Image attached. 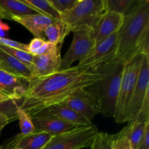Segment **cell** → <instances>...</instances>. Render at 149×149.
Segmentation results:
<instances>
[{
    "instance_id": "1",
    "label": "cell",
    "mask_w": 149,
    "mask_h": 149,
    "mask_svg": "<svg viewBox=\"0 0 149 149\" xmlns=\"http://www.w3.org/2000/svg\"><path fill=\"white\" fill-rule=\"evenodd\" d=\"M97 68L71 66L45 77L33 78L21 100L20 107L29 116L62 103L81 89L102 79Z\"/></svg>"
},
{
    "instance_id": "2",
    "label": "cell",
    "mask_w": 149,
    "mask_h": 149,
    "mask_svg": "<svg viewBox=\"0 0 149 149\" xmlns=\"http://www.w3.org/2000/svg\"><path fill=\"white\" fill-rule=\"evenodd\" d=\"M149 55V1L138 0L118 31L114 59L126 64L135 55Z\"/></svg>"
},
{
    "instance_id": "3",
    "label": "cell",
    "mask_w": 149,
    "mask_h": 149,
    "mask_svg": "<svg viewBox=\"0 0 149 149\" xmlns=\"http://www.w3.org/2000/svg\"><path fill=\"white\" fill-rule=\"evenodd\" d=\"M102 79L85 89L92 96L100 111L106 117H113L120 90L125 64L114 59L97 67Z\"/></svg>"
},
{
    "instance_id": "4",
    "label": "cell",
    "mask_w": 149,
    "mask_h": 149,
    "mask_svg": "<svg viewBox=\"0 0 149 149\" xmlns=\"http://www.w3.org/2000/svg\"><path fill=\"white\" fill-rule=\"evenodd\" d=\"M105 11L104 0H79L72 9L61 13V21L71 32L93 29Z\"/></svg>"
},
{
    "instance_id": "5",
    "label": "cell",
    "mask_w": 149,
    "mask_h": 149,
    "mask_svg": "<svg viewBox=\"0 0 149 149\" xmlns=\"http://www.w3.org/2000/svg\"><path fill=\"white\" fill-rule=\"evenodd\" d=\"M143 56V55L141 54L135 55L125 65L116 111L113 116L118 124L125 122L127 110L136 85Z\"/></svg>"
},
{
    "instance_id": "6",
    "label": "cell",
    "mask_w": 149,
    "mask_h": 149,
    "mask_svg": "<svg viewBox=\"0 0 149 149\" xmlns=\"http://www.w3.org/2000/svg\"><path fill=\"white\" fill-rule=\"evenodd\" d=\"M98 133L97 127L80 126L52 137L42 149H81L89 148Z\"/></svg>"
},
{
    "instance_id": "7",
    "label": "cell",
    "mask_w": 149,
    "mask_h": 149,
    "mask_svg": "<svg viewBox=\"0 0 149 149\" xmlns=\"http://www.w3.org/2000/svg\"><path fill=\"white\" fill-rule=\"evenodd\" d=\"M149 96V55H143L139 75L127 110L125 122L138 119L145 99Z\"/></svg>"
},
{
    "instance_id": "8",
    "label": "cell",
    "mask_w": 149,
    "mask_h": 149,
    "mask_svg": "<svg viewBox=\"0 0 149 149\" xmlns=\"http://www.w3.org/2000/svg\"><path fill=\"white\" fill-rule=\"evenodd\" d=\"M73 33L72 42L64 56L61 58L60 70L69 68L74 62L81 61L95 45L93 29H80Z\"/></svg>"
},
{
    "instance_id": "9",
    "label": "cell",
    "mask_w": 149,
    "mask_h": 149,
    "mask_svg": "<svg viewBox=\"0 0 149 149\" xmlns=\"http://www.w3.org/2000/svg\"><path fill=\"white\" fill-rule=\"evenodd\" d=\"M118 32L95 44L90 52L80 61L78 66L97 68L113 60L117 47Z\"/></svg>"
},
{
    "instance_id": "10",
    "label": "cell",
    "mask_w": 149,
    "mask_h": 149,
    "mask_svg": "<svg viewBox=\"0 0 149 149\" xmlns=\"http://www.w3.org/2000/svg\"><path fill=\"white\" fill-rule=\"evenodd\" d=\"M34 125V132H46L51 135L67 132L74 128L80 127L75 124L65 122L47 113L45 110L30 116Z\"/></svg>"
},
{
    "instance_id": "11",
    "label": "cell",
    "mask_w": 149,
    "mask_h": 149,
    "mask_svg": "<svg viewBox=\"0 0 149 149\" xmlns=\"http://www.w3.org/2000/svg\"><path fill=\"white\" fill-rule=\"evenodd\" d=\"M61 104L75 111L90 122L96 115L100 113L94 99L85 89L77 91L64 100Z\"/></svg>"
},
{
    "instance_id": "12",
    "label": "cell",
    "mask_w": 149,
    "mask_h": 149,
    "mask_svg": "<svg viewBox=\"0 0 149 149\" xmlns=\"http://www.w3.org/2000/svg\"><path fill=\"white\" fill-rule=\"evenodd\" d=\"M61 47L62 45H58L56 49L49 53L33 56L31 66L33 78L45 77L59 71L62 58L61 55Z\"/></svg>"
},
{
    "instance_id": "13",
    "label": "cell",
    "mask_w": 149,
    "mask_h": 149,
    "mask_svg": "<svg viewBox=\"0 0 149 149\" xmlns=\"http://www.w3.org/2000/svg\"><path fill=\"white\" fill-rule=\"evenodd\" d=\"M46 132H33L29 135L17 134L0 146V149H42L52 138Z\"/></svg>"
},
{
    "instance_id": "14",
    "label": "cell",
    "mask_w": 149,
    "mask_h": 149,
    "mask_svg": "<svg viewBox=\"0 0 149 149\" xmlns=\"http://www.w3.org/2000/svg\"><path fill=\"white\" fill-rule=\"evenodd\" d=\"M125 15L111 11H105L93 26L95 44L118 32L122 26Z\"/></svg>"
},
{
    "instance_id": "15",
    "label": "cell",
    "mask_w": 149,
    "mask_h": 149,
    "mask_svg": "<svg viewBox=\"0 0 149 149\" xmlns=\"http://www.w3.org/2000/svg\"><path fill=\"white\" fill-rule=\"evenodd\" d=\"M28 86V80L0 68V92L6 95L21 101Z\"/></svg>"
},
{
    "instance_id": "16",
    "label": "cell",
    "mask_w": 149,
    "mask_h": 149,
    "mask_svg": "<svg viewBox=\"0 0 149 149\" xmlns=\"http://www.w3.org/2000/svg\"><path fill=\"white\" fill-rule=\"evenodd\" d=\"M12 20L24 26L36 38L43 39H45V32L47 28L55 21H58L39 13L14 17Z\"/></svg>"
},
{
    "instance_id": "17",
    "label": "cell",
    "mask_w": 149,
    "mask_h": 149,
    "mask_svg": "<svg viewBox=\"0 0 149 149\" xmlns=\"http://www.w3.org/2000/svg\"><path fill=\"white\" fill-rule=\"evenodd\" d=\"M0 68L13 75L22 77L30 81L32 79V71L30 67L21 61L13 58L0 48Z\"/></svg>"
},
{
    "instance_id": "18",
    "label": "cell",
    "mask_w": 149,
    "mask_h": 149,
    "mask_svg": "<svg viewBox=\"0 0 149 149\" xmlns=\"http://www.w3.org/2000/svg\"><path fill=\"white\" fill-rule=\"evenodd\" d=\"M37 12L23 0H0V15L2 19L12 20L14 17L35 14Z\"/></svg>"
},
{
    "instance_id": "19",
    "label": "cell",
    "mask_w": 149,
    "mask_h": 149,
    "mask_svg": "<svg viewBox=\"0 0 149 149\" xmlns=\"http://www.w3.org/2000/svg\"><path fill=\"white\" fill-rule=\"evenodd\" d=\"M47 113L65 122L75 124L79 126H90L92 122L70 108L61 104H55L45 109Z\"/></svg>"
},
{
    "instance_id": "20",
    "label": "cell",
    "mask_w": 149,
    "mask_h": 149,
    "mask_svg": "<svg viewBox=\"0 0 149 149\" xmlns=\"http://www.w3.org/2000/svg\"><path fill=\"white\" fill-rule=\"evenodd\" d=\"M71 33L66 25L61 21H55L46 29L45 36L48 42L55 45H62L67 35Z\"/></svg>"
},
{
    "instance_id": "21",
    "label": "cell",
    "mask_w": 149,
    "mask_h": 149,
    "mask_svg": "<svg viewBox=\"0 0 149 149\" xmlns=\"http://www.w3.org/2000/svg\"><path fill=\"white\" fill-rule=\"evenodd\" d=\"M149 121H140L136 119L135 121L128 122L127 125V137L132 149H138L142 141L145 132L146 125Z\"/></svg>"
},
{
    "instance_id": "22",
    "label": "cell",
    "mask_w": 149,
    "mask_h": 149,
    "mask_svg": "<svg viewBox=\"0 0 149 149\" xmlns=\"http://www.w3.org/2000/svg\"><path fill=\"white\" fill-rule=\"evenodd\" d=\"M23 1L34 9L39 14L61 21V14L55 10L49 0H23Z\"/></svg>"
},
{
    "instance_id": "23",
    "label": "cell",
    "mask_w": 149,
    "mask_h": 149,
    "mask_svg": "<svg viewBox=\"0 0 149 149\" xmlns=\"http://www.w3.org/2000/svg\"><path fill=\"white\" fill-rule=\"evenodd\" d=\"M138 0H104L106 11L126 15L135 7Z\"/></svg>"
},
{
    "instance_id": "24",
    "label": "cell",
    "mask_w": 149,
    "mask_h": 149,
    "mask_svg": "<svg viewBox=\"0 0 149 149\" xmlns=\"http://www.w3.org/2000/svg\"><path fill=\"white\" fill-rule=\"evenodd\" d=\"M17 116L21 135H29L35 132L34 125L32 122L31 118L20 106L17 110Z\"/></svg>"
},
{
    "instance_id": "25",
    "label": "cell",
    "mask_w": 149,
    "mask_h": 149,
    "mask_svg": "<svg viewBox=\"0 0 149 149\" xmlns=\"http://www.w3.org/2000/svg\"><path fill=\"white\" fill-rule=\"evenodd\" d=\"M90 149H113V135L98 132L90 146Z\"/></svg>"
},
{
    "instance_id": "26",
    "label": "cell",
    "mask_w": 149,
    "mask_h": 149,
    "mask_svg": "<svg viewBox=\"0 0 149 149\" xmlns=\"http://www.w3.org/2000/svg\"><path fill=\"white\" fill-rule=\"evenodd\" d=\"M2 50L5 51L7 53H8L9 55H10L11 56H13V58H16L18 61H21L22 63H23L24 64H26V65H28L29 67L31 66L32 61H33V55H31L30 53H29L28 52L26 51L21 50V49H16V48L13 47H4V46H0Z\"/></svg>"
},
{
    "instance_id": "27",
    "label": "cell",
    "mask_w": 149,
    "mask_h": 149,
    "mask_svg": "<svg viewBox=\"0 0 149 149\" xmlns=\"http://www.w3.org/2000/svg\"><path fill=\"white\" fill-rule=\"evenodd\" d=\"M20 100L11 99L6 101L0 102V113L5 114L15 120H17V110L20 106Z\"/></svg>"
},
{
    "instance_id": "28",
    "label": "cell",
    "mask_w": 149,
    "mask_h": 149,
    "mask_svg": "<svg viewBox=\"0 0 149 149\" xmlns=\"http://www.w3.org/2000/svg\"><path fill=\"white\" fill-rule=\"evenodd\" d=\"M113 148L132 149L129 139H128L126 127H125L116 135H113Z\"/></svg>"
},
{
    "instance_id": "29",
    "label": "cell",
    "mask_w": 149,
    "mask_h": 149,
    "mask_svg": "<svg viewBox=\"0 0 149 149\" xmlns=\"http://www.w3.org/2000/svg\"><path fill=\"white\" fill-rule=\"evenodd\" d=\"M79 0H49L55 10L61 14L72 9Z\"/></svg>"
},
{
    "instance_id": "30",
    "label": "cell",
    "mask_w": 149,
    "mask_h": 149,
    "mask_svg": "<svg viewBox=\"0 0 149 149\" xmlns=\"http://www.w3.org/2000/svg\"><path fill=\"white\" fill-rule=\"evenodd\" d=\"M0 46L10 47L16 48V49L28 52V45L5 37H1V36H0Z\"/></svg>"
},
{
    "instance_id": "31",
    "label": "cell",
    "mask_w": 149,
    "mask_h": 149,
    "mask_svg": "<svg viewBox=\"0 0 149 149\" xmlns=\"http://www.w3.org/2000/svg\"><path fill=\"white\" fill-rule=\"evenodd\" d=\"M46 39H40V38H33L30 43L28 45V52L34 56L36 52L39 49V48L42 46Z\"/></svg>"
},
{
    "instance_id": "32",
    "label": "cell",
    "mask_w": 149,
    "mask_h": 149,
    "mask_svg": "<svg viewBox=\"0 0 149 149\" xmlns=\"http://www.w3.org/2000/svg\"><path fill=\"white\" fill-rule=\"evenodd\" d=\"M138 149H149V122L146 125L143 138Z\"/></svg>"
},
{
    "instance_id": "33",
    "label": "cell",
    "mask_w": 149,
    "mask_h": 149,
    "mask_svg": "<svg viewBox=\"0 0 149 149\" xmlns=\"http://www.w3.org/2000/svg\"><path fill=\"white\" fill-rule=\"evenodd\" d=\"M14 121L15 120L13 119V118H10V116H7L5 114H3V113H0V132H1L3 129L8 124H10V122H14Z\"/></svg>"
},
{
    "instance_id": "34",
    "label": "cell",
    "mask_w": 149,
    "mask_h": 149,
    "mask_svg": "<svg viewBox=\"0 0 149 149\" xmlns=\"http://www.w3.org/2000/svg\"><path fill=\"white\" fill-rule=\"evenodd\" d=\"M10 29V27L6 23H3L1 20H0V36L1 37H4V34L9 31Z\"/></svg>"
},
{
    "instance_id": "35",
    "label": "cell",
    "mask_w": 149,
    "mask_h": 149,
    "mask_svg": "<svg viewBox=\"0 0 149 149\" xmlns=\"http://www.w3.org/2000/svg\"><path fill=\"white\" fill-rule=\"evenodd\" d=\"M12 97H9V96L6 95L5 94L2 93L1 92H0V102H2V101H6V100H11Z\"/></svg>"
},
{
    "instance_id": "36",
    "label": "cell",
    "mask_w": 149,
    "mask_h": 149,
    "mask_svg": "<svg viewBox=\"0 0 149 149\" xmlns=\"http://www.w3.org/2000/svg\"><path fill=\"white\" fill-rule=\"evenodd\" d=\"M1 19H2V17H1V15H0V20H1Z\"/></svg>"
},
{
    "instance_id": "37",
    "label": "cell",
    "mask_w": 149,
    "mask_h": 149,
    "mask_svg": "<svg viewBox=\"0 0 149 149\" xmlns=\"http://www.w3.org/2000/svg\"><path fill=\"white\" fill-rule=\"evenodd\" d=\"M0 135H1V132H0Z\"/></svg>"
}]
</instances>
